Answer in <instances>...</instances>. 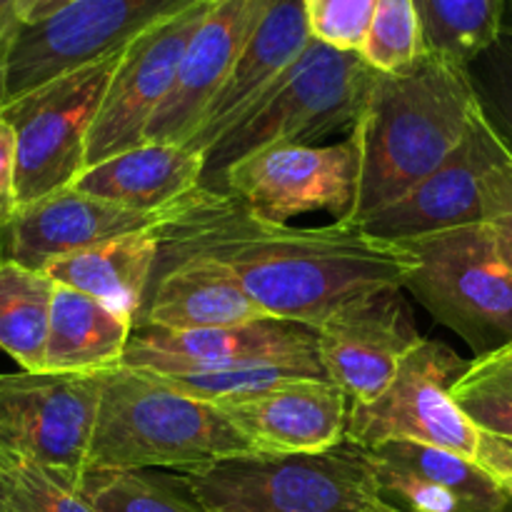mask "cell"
<instances>
[{
    "instance_id": "16",
    "label": "cell",
    "mask_w": 512,
    "mask_h": 512,
    "mask_svg": "<svg viewBox=\"0 0 512 512\" xmlns=\"http://www.w3.org/2000/svg\"><path fill=\"white\" fill-rule=\"evenodd\" d=\"M160 213L120 208L108 200L63 188L15 210L0 225V263L45 270L53 260L130 233H153Z\"/></svg>"
},
{
    "instance_id": "1",
    "label": "cell",
    "mask_w": 512,
    "mask_h": 512,
    "mask_svg": "<svg viewBox=\"0 0 512 512\" xmlns=\"http://www.w3.org/2000/svg\"><path fill=\"white\" fill-rule=\"evenodd\" d=\"M153 233L160 243L158 263L193 255L223 263L270 318L313 328L350 300L405 290L415 268L405 245L373 238L360 225L333 220L320 228H293L208 188L165 208Z\"/></svg>"
},
{
    "instance_id": "19",
    "label": "cell",
    "mask_w": 512,
    "mask_h": 512,
    "mask_svg": "<svg viewBox=\"0 0 512 512\" xmlns=\"http://www.w3.org/2000/svg\"><path fill=\"white\" fill-rule=\"evenodd\" d=\"M218 408L260 455L325 453L348 433L350 400L330 380H293Z\"/></svg>"
},
{
    "instance_id": "14",
    "label": "cell",
    "mask_w": 512,
    "mask_h": 512,
    "mask_svg": "<svg viewBox=\"0 0 512 512\" xmlns=\"http://www.w3.org/2000/svg\"><path fill=\"white\" fill-rule=\"evenodd\" d=\"M318 358L330 383L350 405H368L385 393L410 350L423 343L403 288L363 295L315 328Z\"/></svg>"
},
{
    "instance_id": "38",
    "label": "cell",
    "mask_w": 512,
    "mask_h": 512,
    "mask_svg": "<svg viewBox=\"0 0 512 512\" xmlns=\"http://www.w3.org/2000/svg\"><path fill=\"white\" fill-rule=\"evenodd\" d=\"M493 233H495V240H498L500 255H503V260L512 270V213L505 215V218H500L498 223H493Z\"/></svg>"
},
{
    "instance_id": "34",
    "label": "cell",
    "mask_w": 512,
    "mask_h": 512,
    "mask_svg": "<svg viewBox=\"0 0 512 512\" xmlns=\"http://www.w3.org/2000/svg\"><path fill=\"white\" fill-rule=\"evenodd\" d=\"M15 210V130L0 115V225L8 223Z\"/></svg>"
},
{
    "instance_id": "31",
    "label": "cell",
    "mask_w": 512,
    "mask_h": 512,
    "mask_svg": "<svg viewBox=\"0 0 512 512\" xmlns=\"http://www.w3.org/2000/svg\"><path fill=\"white\" fill-rule=\"evenodd\" d=\"M428 55L423 23L413 0H380L360 58L385 75L403 73Z\"/></svg>"
},
{
    "instance_id": "15",
    "label": "cell",
    "mask_w": 512,
    "mask_h": 512,
    "mask_svg": "<svg viewBox=\"0 0 512 512\" xmlns=\"http://www.w3.org/2000/svg\"><path fill=\"white\" fill-rule=\"evenodd\" d=\"M120 365L150 373L183 368H245V365H305L323 370L313 325L265 318L230 328L165 330L133 328Z\"/></svg>"
},
{
    "instance_id": "4",
    "label": "cell",
    "mask_w": 512,
    "mask_h": 512,
    "mask_svg": "<svg viewBox=\"0 0 512 512\" xmlns=\"http://www.w3.org/2000/svg\"><path fill=\"white\" fill-rule=\"evenodd\" d=\"M378 70L360 53H343L310 40L278 83L203 155V188L218 190L225 170L273 145H318L353 133Z\"/></svg>"
},
{
    "instance_id": "29",
    "label": "cell",
    "mask_w": 512,
    "mask_h": 512,
    "mask_svg": "<svg viewBox=\"0 0 512 512\" xmlns=\"http://www.w3.org/2000/svg\"><path fill=\"white\" fill-rule=\"evenodd\" d=\"M150 373V370H148ZM178 393L210 405H228L253 398L278 385L303 378L328 380L325 370L305 365H245V368H183L170 373H153Z\"/></svg>"
},
{
    "instance_id": "8",
    "label": "cell",
    "mask_w": 512,
    "mask_h": 512,
    "mask_svg": "<svg viewBox=\"0 0 512 512\" xmlns=\"http://www.w3.org/2000/svg\"><path fill=\"white\" fill-rule=\"evenodd\" d=\"M512 213V153L480 110L450 158L360 228L385 243H403L465 225H493Z\"/></svg>"
},
{
    "instance_id": "39",
    "label": "cell",
    "mask_w": 512,
    "mask_h": 512,
    "mask_svg": "<svg viewBox=\"0 0 512 512\" xmlns=\"http://www.w3.org/2000/svg\"><path fill=\"white\" fill-rule=\"evenodd\" d=\"M503 30L512 33V0H503Z\"/></svg>"
},
{
    "instance_id": "35",
    "label": "cell",
    "mask_w": 512,
    "mask_h": 512,
    "mask_svg": "<svg viewBox=\"0 0 512 512\" xmlns=\"http://www.w3.org/2000/svg\"><path fill=\"white\" fill-rule=\"evenodd\" d=\"M480 465L503 485V490L508 493V498L512 500V448L505 443L503 438H495V435L483 433L480 438V448L478 455H475Z\"/></svg>"
},
{
    "instance_id": "25",
    "label": "cell",
    "mask_w": 512,
    "mask_h": 512,
    "mask_svg": "<svg viewBox=\"0 0 512 512\" xmlns=\"http://www.w3.org/2000/svg\"><path fill=\"white\" fill-rule=\"evenodd\" d=\"M55 290L43 270L0 263V350L25 373H43Z\"/></svg>"
},
{
    "instance_id": "18",
    "label": "cell",
    "mask_w": 512,
    "mask_h": 512,
    "mask_svg": "<svg viewBox=\"0 0 512 512\" xmlns=\"http://www.w3.org/2000/svg\"><path fill=\"white\" fill-rule=\"evenodd\" d=\"M270 3L273 0H213L185 50L173 93L150 120L145 143H188Z\"/></svg>"
},
{
    "instance_id": "17",
    "label": "cell",
    "mask_w": 512,
    "mask_h": 512,
    "mask_svg": "<svg viewBox=\"0 0 512 512\" xmlns=\"http://www.w3.org/2000/svg\"><path fill=\"white\" fill-rule=\"evenodd\" d=\"M380 495L405 512H505L503 485L473 458L420 443L363 448Z\"/></svg>"
},
{
    "instance_id": "11",
    "label": "cell",
    "mask_w": 512,
    "mask_h": 512,
    "mask_svg": "<svg viewBox=\"0 0 512 512\" xmlns=\"http://www.w3.org/2000/svg\"><path fill=\"white\" fill-rule=\"evenodd\" d=\"M358 168L350 135L330 145H273L230 165L218 193L233 195L273 223L305 213H330L335 223H348Z\"/></svg>"
},
{
    "instance_id": "33",
    "label": "cell",
    "mask_w": 512,
    "mask_h": 512,
    "mask_svg": "<svg viewBox=\"0 0 512 512\" xmlns=\"http://www.w3.org/2000/svg\"><path fill=\"white\" fill-rule=\"evenodd\" d=\"M380 0H305L310 38L343 53H360Z\"/></svg>"
},
{
    "instance_id": "26",
    "label": "cell",
    "mask_w": 512,
    "mask_h": 512,
    "mask_svg": "<svg viewBox=\"0 0 512 512\" xmlns=\"http://www.w3.org/2000/svg\"><path fill=\"white\" fill-rule=\"evenodd\" d=\"M75 493L93 512H208L190 495L178 473L88 468Z\"/></svg>"
},
{
    "instance_id": "24",
    "label": "cell",
    "mask_w": 512,
    "mask_h": 512,
    "mask_svg": "<svg viewBox=\"0 0 512 512\" xmlns=\"http://www.w3.org/2000/svg\"><path fill=\"white\" fill-rule=\"evenodd\" d=\"M158 255L160 243L155 233H130L53 260L43 273L58 285L130 315L135 323V315L148 295Z\"/></svg>"
},
{
    "instance_id": "37",
    "label": "cell",
    "mask_w": 512,
    "mask_h": 512,
    "mask_svg": "<svg viewBox=\"0 0 512 512\" xmlns=\"http://www.w3.org/2000/svg\"><path fill=\"white\" fill-rule=\"evenodd\" d=\"M73 3L75 0H15V10H18L20 23L33 25L50 18V15L60 13V10Z\"/></svg>"
},
{
    "instance_id": "23",
    "label": "cell",
    "mask_w": 512,
    "mask_h": 512,
    "mask_svg": "<svg viewBox=\"0 0 512 512\" xmlns=\"http://www.w3.org/2000/svg\"><path fill=\"white\" fill-rule=\"evenodd\" d=\"M133 318L90 295L58 285L50 313L43 373H103L123 363Z\"/></svg>"
},
{
    "instance_id": "5",
    "label": "cell",
    "mask_w": 512,
    "mask_h": 512,
    "mask_svg": "<svg viewBox=\"0 0 512 512\" xmlns=\"http://www.w3.org/2000/svg\"><path fill=\"white\" fill-rule=\"evenodd\" d=\"M208 512H373L380 495L363 448L313 455H248L178 473Z\"/></svg>"
},
{
    "instance_id": "10",
    "label": "cell",
    "mask_w": 512,
    "mask_h": 512,
    "mask_svg": "<svg viewBox=\"0 0 512 512\" xmlns=\"http://www.w3.org/2000/svg\"><path fill=\"white\" fill-rule=\"evenodd\" d=\"M468 363L450 345L423 340L405 355L393 383L368 405H350L345 440L358 448L420 443L473 458L480 433L453 398V385Z\"/></svg>"
},
{
    "instance_id": "21",
    "label": "cell",
    "mask_w": 512,
    "mask_h": 512,
    "mask_svg": "<svg viewBox=\"0 0 512 512\" xmlns=\"http://www.w3.org/2000/svg\"><path fill=\"white\" fill-rule=\"evenodd\" d=\"M270 318L235 273L210 258H180L155 265L133 328L200 330L230 328Z\"/></svg>"
},
{
    "instance_id": "3",
    "label": "cell",
    "mask_w": 512,
    "mask_h": 512,
    "mask_svg": "<svg viewBox=\"0 0 512 512\" xmlns=\"http://www.w3.org/2000/svg\"><path fill=\"white\" fill-rule=\"evenodd\" d=\"M248 455L260 453L218 405L178 393L148 370L115 365L100 373L88 468L190 473Z\"/></svg>"
},
{
    "instance_id": "30",
    "label": "cell",
    "mask_w": 512,
    "mask_h": 512,
    "mask_svg": "<svg viewBox=\"0 0 512 512\" xmlns=\"http://www.w3.org/2000/svg\"><path fill=\"white\" fill-rule=\"evenodd\" d=\"M0 512H93L75 483L0 443Z\"/></svg>"
},
{
    "instance_id": "9",
    "label": "cell",
    "mask_w": 512,
    "mask_h": 512,
    "mask_svg": "<svg viewBox=\"0 0 512 512\" xmlns=\"http://www.w3.org/2000/svg\"><path fill=\"white\" fill-rule=\"evenodd\" d=\"M195 3L200 0H75L40 23H20L5 63V103L120 53L145 30Z\"/></svg>"
},
{
    "instance_id": "22",
    "label": "cell",
    "mask_w": 512,
    "mask_h": 512,
    "mask_svg": "<svg viewBox=\"0 0 512 512\" xmlns=\"http://www.w3.org/2000/svg\"><path fill=\"white\" fill-rule=\"evenodd\" d=\"M205 158L180 143H140L80 173L73 188L140 213H163L203 188Z\"/></svg>"
},
{
    "instance_id": "28",
    "label": "cell",
    "mask_w": 512,
    "mask_h": 512,
    "mask_svg": "<svg viewBox=\"0 0 512 512\" xmlns=\"http://www.w3.org/2000/svg\"><path fill=\"white\" fill-rule=\"evenodd\" d=\"M453 398L480 433L512 440V340L475 355L453 385Z\"/></svg>"
},
{
    "instance_id": "2",
    "label": "cell",
    "mask_w": 512,
    "mask_h": 512,
    "mask_svg": "<svg viewBox=\"0 0 512 512\" xmlns=\"http://www.w3.org/2000/svg\"><path fill=\"white\" fill-rule=\"evenodd\" d=\"M478 113L465 65L425 55L403 73L375 75L355 123L358 193L348 223L360 225L418 188L463 143Z\"/></svg>"
},
{
    "instance_id": "12",
    "label": "cell",
    "mask_w": 512,
    "mask_h": 512,
    "mask_svg": "<svg viewBox=\"0 0 512 512\" xmlns=\"http://www.w3.org/2000/svg\"><path fill=\"white\" fill-rule=\"evenodd\" d=\"M98 408L100 373L0 375V443L78 483Z\"/></svg>"
},
{
    "instance_id": "27",
    "label": "cell",
    "mask_w": 512,
    "mask_h": 512,
    "mask_svg": "<svg viewBox=\"0 0 512 512\" xmlns=\"http://www.w3.org/2000/svg\"><path fill=\"white\" fill-rule=\"evenodd\" d=\"M430 55L468 65L503 30V0H413Z\"/></svg>"
},
{
    "instance_id": "36",
    "label": "cell",
    "mask_w": 512,
    "mask_h": 512,
    "mask_svg": "<svg viewBox=\"0 0 512 512\" xmlns=\"http://www.w3.org/2000/svg\"><path fill=\"white\" fill-rule=\"evenodd\" d=\"M20 28L15 0H0V108L5 103V63H8L10 45Z\"/></svg>"
},
{
    "instance_id": "7",
    "label": "cell",
    "mask_w": 512,
    "mask_h": 512,
    "mask_svg": "<svg viewBox=\"0 0 512 512\" xmlns=\"http://www.w3.org/2000/svg\"><path fill=\"white\" fill-rule=\"evenodd\" d=\"M120 53L60 75L0 108V115L15 130L18 208L70 188L80 178L88 160L90 128Z\"/></svg>"
},
{
    "instance_id": "32",
    "label": "cell",
    "mask_w": 512,
    "mask_h": 512,
    "mask_svg": "<svg viewBox=\"0 0 512 512\" xmlns=\"http://www.w3.org/2000/svg\"><path fill=\"white\" fill-rule=\"evenodd\" d=\"M465 70L480 115L512 153V33L500 30L498 38L475 55Z\"/></svg>"
},
{
    "instance_id": "6",
    "label": "cell",
    "mask_w": 512,
    "mask_h": 512,
    "mask_svg": "<svg viewBox=\"0 0 512 512\" xmlns=\"http://www.w3.org/2000/svg\"><path fill=\"white\" fill-rule=\"evenodd\" d=\"M415 268L405 290L458 333L475 355L512 340V270L493 225H465L403 240Z\"/></svg>"
},
{
    "instance_id": "13",
    "label": "cell",
    "mask_w": 512,
    "mask_h": 512,
    "mask_svg": "<svg viewBox=\"0 0 512 512\" xmlns=\"http://www.w3.org/2000/svg\"><path fill=\"white\" fill-rule=\"evenodd\" d=\"M213 0H200L125 45L93 120L85 168L145 143L150 120L173 93L180 63Z\"/></svg>"
},
{
    "instance_id": "20",
    "label": "cell",
    "mask_w": 512,
    "mask_h": 512,
    "mask_svg": "<svg viewBox=\"0 0 512 512\" xmlns=\"http://www.w3.org/2000/svg\"><path fill=\"white\" fill-rule=\"evenodd\" d=\"M310 40L305 0H273L185 148L200 155L208 153L278 83Z\"/></svg>"
},
{
    "instance_id": "40",
    "label": "cell",
    "mask_w": 512,
    "mask_h": 512,
    "mask_svg": "<svg viewBox=\"0 0 512 512\" xmlns=\"http://www.w3.org/2000/svg\"><path fill=\"white\" fill-rule=\"evenodd\" d=\"M373 512H405V510L395 508V505H393V503H383V505H380V508H375Z\"/></svg>"
}]
</instances>
